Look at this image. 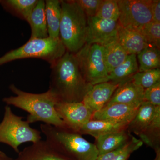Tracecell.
<instances>
[{"mask_svg": "<svg viewBox=\"0 0 160 160\" xmlns=\"http://www.w3.org/2000/svg\"><path fill=\"white\" fill-rule=\"evenodd\" d=\"M49 89L59 102H82L92 86L86 82L82 74L74 53L66 51L51 65Z\"/></svg>", "mask_w": 160, "mask_h": 160, "instance_id": "1", "label": "cell"}, {"mask_svg": "<svg viewBox=\"0 0 160 160\" xmlns=\"http://www.w3.org/2000/svg\"><path fill=\"white\" fill-rule=\"evenodd\" d=\"M9 89L15 95L4 98L3 102L8 106H14L28 112L26 121L29 124L42 122L67 129L55 108L58 100L49 89L42 93H30L21 90L14 84H11Z\"/></svg>", "mask_w": 160, "mask_h": 160, "instance_id": "2", "label": "cell"}, {"mask_svg": "<svg viewBox=\"0 0 160 160\" xmlns=\"http://www.w3.org/2000/svg\"><path fill=\"white\" fill-rule=\"evenodd\" d=\"M41 131L55 149L73 160H95L99 153L95 144L89 142L78 132L67 128L42 124Z\"/></svg>", "mask_w": 160, "mask_h": 160, "instance_id": "3", "label": "cell"}, {"mask_svg": "<svg viewBox=\"0 0 160 160\" xmlns=\"http://www.w3.org/2000/svg\"><path fill=\"white\" fill-rule=\"evenodd\" d=\"M59 38L66 51L74 53L86 45L88 18L75 1H61Z\"/></svg>", "mask_w": 160, "mask_h": 160, "instance_id": "4", "label": "cell"}, {"mask_svg": "<svg viewBox=\"0 0 160 160\" xmlns=\"http://www.w3.org/2000/svg\"><path fill=\"white\" fill-rule=\"evenodd\" d=\"M60 38L29 39L22 46L8 52L0 58V66L14 60L35 58L52 65L66 52Z\"/></svg>", "mask_w": 160, "mask_h": 160, "instance_id": "5", "label": "cell"}, {"mask_svg": "<svg viewBox=\"0 0 160 160\" xmlns=\"http://www.w3.org/2000/svg\"><path fill=\"white\" fill-rule=\"evenodd\" d=\"M23 118L14 114L10 106L7 105L0 123V143L10 146L17 153L23 143H34L42 140L41 132L32 128Z\"/></svg>", "mask_w": 160, "mask_h": 160, "instance_id": "6", "label": "cell"}, {"mask_svg": "<svg viewBox=\"0 0 160 160\" xmlns=\"http://www.w3.org/2000/svg\"><path fill=\"white\" fill-rule=\"evenodd\" d=\"M83 77L92 86L109 82V74L104 62L102 46L86 44L75 54Z\"/></svg>", "mask_w": 160, "mask_h": 160, "instance_id": "7", "label": "cell"}, {"mask_svg": "<svg viewBox=\"0 0 160 160\" xmlns=\"http://www.w3.org/2000/svg\"><path fill=\"white\" fill-rule=\"evenodd\" d=\"M120 26L139 31L152 21V0H118Z\"/></svg>", "mask_w": 160, "mask_h": 160, "instance_id": "8", "label": "cell"}, {"mask_svg": "<svg viewBox=\"0 0 160 160\" xmlns=\"http://www.w3.org/2000/svg\"><path fill=\"white\" fill-rule=\"evenodd\" d=\"M55 108L67 129L78 133L83 126L92 118V113L82 102H58L56 104Z\"/></svg>", "mask_w": 160, "mask_h": 160, "instance_id": "9", "label": "cell"}, {"mask_svg": "<svg viewBox=\"0 0 160 160\" xmlns=\"http://www.w3.org/2000/svg\"><path fill=\"white\" fill-rule=\"evenodd\" d=\"M119 26L118 21L103 19L95 16L88 18L86 44L103 46L117 37Z\"/></svg>", "mask_w": 160, "mask_h": 160, "instance_id": "10", "label": "cell"}, {"mask_svg": "<svg viewBox=\"0 0 160 160\" xmlns=\"http://www.w3.org/2000/svg\"><path fill=\"white\" fill-rule=\"evenodd\" d=\"M139 107L120 103L106 105L94 112L91 120H102L128 125L135 116Z\"/></svg>", "mask_w": 160, "mask_h": 160, "instance_id": "11", "label": "cell"}, {"mask_svg": "<svg viewBox=\"0 0 160 160\" xmlns=\"http://www.w3.org/2000/svg\"><path fill=\"white\" fill-rule=\"evenodd\" d=\"M119 85L111 82L94 85L86 93L82 102L93 114L108 103Z\"/></svg>", "mask_w": 160, "mask_h": 160, "instance_id": "12", "label": "cell"}, {"mask_svg": "<svg viewBox=\"0 0 160 160\" xmlns=\"http://www.w3.org/2000/svg\"><path fill=\"white\" fill-rule=\"evenodd\" d=\"M18 153L14 160H73L55 149L46 140L32 143Z\"/></svg>", "mask_w": 160, "mask_h": 160, "instance_id": "13", "label": "cell"}, {"mask_svg": "<svg viewBox=\"0 0 160 160\" xmlns=\"http://www.w3.org/2000/svg\"><path fill=\"white\" fill-rule=\"evenodd\" d=\"M144 90L141 86L137 85L132 78L119 84L106 105L120 103L139 107L144 102Z\"/></svg>", "mask_w": 160, "mask_h": 160, "instance_id": "14", "label": "cell"}, {"mask_svg": "<svg viewBox=\"0 0 160 160\" xmlns=\"http://www.w3.org/2000/svg\"><path fill=\"white\" fill-rule=\"evenodd\" d=\"M160 106H155L148 102H143L135 116L128 125L127 130L142 137L150 126Z\"/></svg>", "mask_w": 160, "mask_h": 160, "instance_id": "15", "label": "cell"}, {"mask_svg": "<svg viewBox=\"0 0 160 160\" xmlns=\"http://www.w3.org/2000/svg\"><path fill=\"white\" fill-rule=\"evenodd\" d=\"M117 38L128 54L138 55L150 46L138 31L119 26Z\"/></svg>", "mask_w": 160, "mask_h": 160, "instance_id": "16", "label": "cell"}, {"mask_svg": "<svg viewBox=\"0 0 160 160\" xmlns=\"http://www.w3.org/2000/svg\"><path fill=\"white\" fill-rule=\"evenodd\" d=\"M132 137L127 129L99 137L96 138L98 156L122 148L130 142Z\"/></svg>", "mask_w": 160, "mask_h": 160, "instance_id": "17", "label": "cell"}, {"mask_svg": "<svg viewBox=\"0 0 160 160\" xmlns=\"http://www.w3.org/2000/svg\"><path fill=\"white\" fill-rule=\"evenodd\" d=\"M31 29L30 39L49 37L46 22L45 1L39 0L27 21Z\"/></svg>", "mask_w": 160, "mask_h": 160, "instance_id": "18", "label": "cell"}, {"mask_svg": "<svg viewBox=\"0 0 160 160\" xmlns=\"http://www.w3.org/2000/svg\"><path fill=\"white\" fill-rule=\"evenodd\" d=\"M102 46L104 62L109 74L123 63L129 54L119 42L117 37Z\"/></svg>", "mask_w": 160, "mask_h": 160, "instance_id": "19", "label": "cell"}, {"mask_svg": "<svg viewBox=\"0 0 160 160\" xmlns=\"http://www.w3.org/2000/svg\"><path fill=\"white\" fill-rule=\"evenodd\" d=\"M128 126L102 120H91L83 126L79 133L90 135L97 138L104 135L127 129Z\"/></svg>", "mask_w": 160, "mask_h": 160, "instance_id": "20", "label": "cell"}, {"mask_svg": "<svg viewBox=\"0 0 160 160\" xmlns=\"http://www.w3.org/2000/svg\"><path fill=\"white\" fill-rule=\"evenodd\" d=\"M138 72L136 55H129L123 63L109 73V82L121 84L130 79Z\"/></svg>", "mask_w": 160, "mask_h": 160, "instance_id": "21", "label": "cell"}, {"mask_svg": "<svg viewBox=\"0 0 160 160\" xmlns=\"http://www.w3.org/2000/svg\"><path fill=\"white\" fill-rule=\"evenodd\" d=\"M45 11L49 37L59 38L61 19V1L47 0L45 1Z\"/></svg>", "mask_w": 160, "mask_h": 160, "instance_id": "22", "label": "cell"}, {"mask_svg": "<svg viewBox=\"0 0 160 160\" xmlns=\"http://www.w3.org/2000/svg\"><path fill=\"white\" fill-rule=\"evenodd\" d=\"M38 0H2L3 8L22 19L27 21Z\"/></svg>", "mask_w": 160, "mask_h": 160, "instance_id": "23", "label": "cell"}, {"mask_svg": "<svg viewBox=\"0 0 160 160\" xmlns=\"http://www.w3.org/2000/svg\"><path fill=\"white\" fill-rule=\"evenodd\" d=\"M139 66L138 72L159 69L160 66L159 49L149 46L137 55Z\"/></svg>", "mask_w": 160, "mask_h": 160, "instance_id": "24", "label": "cell"}, {"mask_svg": "<svg viewBox=\"0 0 160 160\" xmlns=\"http://www.w3.org/2000/svg\"><path fill=\"white\" fill-rule=\"evenodd\" d=\"M119 15L118 0H102L95 17L103 19L118 21Z\"/></svg>", "mask_w": 160, "mask_h": 160, "instance_id": "25", "label": "cell"}, {"mask_svg": "<svg viewBox=\"0 0 160 160\" xmlns=\"http://www.w3.org/2000/svg\"><path fill=\"white\" fill-rule=\"evenodd\" d=\"M132 79L137 85L146 89L160 82L159 68L141 72H138L132 77Z\"/></svg>", "mask_w": 160, "mask_h": 160, "instance_id": "26", "label": "cell"}, {"mask_svg": "<svg viewBox=\"0 0 160 160\" xmlns=\"http://www.w3.org/2000/svg\"><path fill=\"white\" fill-rule=\"evenodd\" d=\"M138 31L149 46L160 49V23L152 21Z\"/></svg>", "mask_w": 160, "mask_h": 160, "instance_id": "27", "label": "cell"}, {"mask_svg": "<svg viewBox=\"0 0 160 160\" xmlns=\"http://www.w3.org/2000/svg\"><path fill=\"white\" fill-rule=\"evenodd\" d=\"M132 137L129 144L121 149L107 152L105 154L98 156L95 160H123L128 159L133 150L129 148L132 143Z\"/></svg>", "mask_w": 160, "mask_h": 160, "instance_id": "28", "label": "cell"}, {"mask_svg": "<svg viewBox=\"0 0 160 160\" xmlns=\"http://www.w3.org/2000/svg\"><path fill=\"white\" fill-rule=\"evenodd\" d=\"M75 1L88 18L95 16L102 0H76Z\"/></svg>", "mask_w": 160, "mask_h": 160, "instance_id": "29", "label": "cell"}, {"mask_svg": "<svg viewBox=\"0 0 160 160\" xmlns=\"http://www.w3.org/2000/svg\"><path fill=\"white\" fill-rule=\"evenodd\" d=\"M144 100L155 106H160V82L145 89Z\"/></svg>", "mask_w": 160, "mask_h": 160, "instance_id": "30", "label": "cell"}, {"mask_svg": "<svg viewBox=\"0 0 160 160\" xmlns=\"http://www.w3.org/2000/svg\"><path fill=\"white\" fill-rule=\"evenodd\" d=\"M152 21L160 23V1L153 0L152 3Z\"/></svg>", "mask_w": 160, "mask_h": 160, "instance_id": "31", "label": "cell"}, {"mask_svg": "<svg viewBox=\"0 0 160 160\" xmlns=\"http://www.w3.org/2000/svg\"><path fill=\"white\" fill-rule=\"evenodd\" d=\"M0 160H14L2 151H0Z\"/></svg>", "mask_w": 160, "mask_h": 160, "instance_id": "32", "label": "cell"}, {"mask_svg": "<svg viewBox=\"0 0 160 160\" xmlns=\"http://www.w3.org/2000/svg\"><path fill=\"white\" fill-rule=\"evenodd\" d=\"M156 153V157L154 160H160V148L158 147V148H156L154 149Z\"/></svg>", "mask_w": 160, "mask_h": 160, "instance_id": "33", "label": "cell"}, {"mask_svg": "<svg viewBox=\"0 0 160 160\" xmlns=\"http://www.w3.org/2000/svg\"><path fill=\"white\" fill-rule=\"evenodd\" d=\"M127 160V159H124V160Z\"/></svg>", "mask_w": 160, "mask_h": 160, "instance_id": "34", "label": "cell"}]
</instances>
